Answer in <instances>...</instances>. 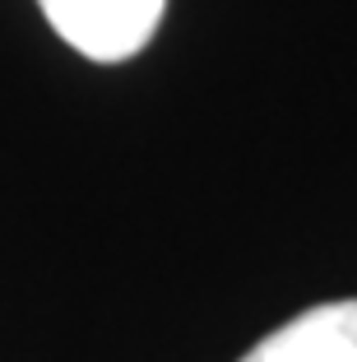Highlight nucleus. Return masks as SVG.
I'll return each mask as SVG.
<instances>
[{"label":"nucleus","mask_w":357,"mask_h":362,"mask_svg":"<svg viewBox=\"0 0 357 362\" xmlns=\"http://www.w3.org/2000/svg\"><path fill=\"white\" fill-rule=\"evenodd\" d=\"M242 362H357V298L320 302L283 320Z\"/></svg>","instance_id":"nucleus-2"},{"label":"nucleus","mask_w":357,"mask_h":362,"mask_svg":"<svg viewBox=\"0 0 357 362\" xmlns=\"http://www.w3.org/2000/svg\"><path fill=\"white\" fill-rule=\"evenodd\" d=\"M56 33L88 61H126L144 52L168 0H37Z\"/></svg>","instance_id":"nucleus-1"}]
</instances>
